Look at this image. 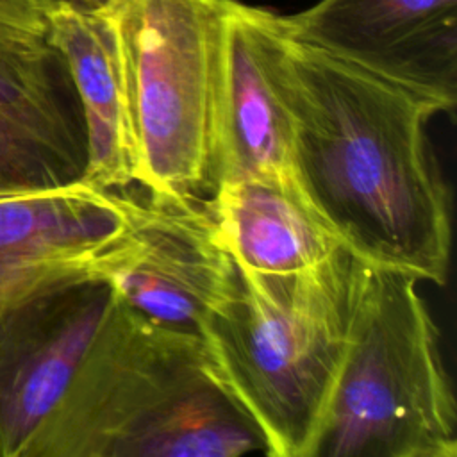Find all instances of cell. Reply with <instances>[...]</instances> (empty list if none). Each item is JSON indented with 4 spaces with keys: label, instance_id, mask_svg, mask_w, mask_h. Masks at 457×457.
I'll return each mask as SVG.
<instances>
[{
    "label": "cell",
    "instance_id": "7",
    "mask_svg": "<svg viewBox=\"0 0 457 457\" xmlns=\"http://www.w3.org/2000/svg\"><path fill=\"white\" fill-rule=\"evenodd\" d=\"M284 30L450 112L457 102V0H318Z\"/></svg>",
    "mask_w": 457,
    "mask_h": 457
},
{
    "label": "cell",
    "instance_id": "14",
    "mask_svg": "<svg viewBox=\"0 0 457 457\" xmlns=\"http://www.w3.org/2000/svg\"><path fill=\"white\" fill-rule=\"evenodd\" d=\"M86 141L0 111V198L82 180Z\"/></svg>",
    "mask_w": 457,
    "mask_h": 457
},
{
    "label": "cell",
    "instance_id": "2",
    "mask_svg": "<svg viewBox=\"0 0 457 457\" xmlns=\"http://www.w3.org/2000/svg\"><path fill=\"white\" fill-rule=\"evenodd\" d=\"M264 453L209 371L196 332L114 300L25 457H241Z\"/></svg>",
    "mask_w": 457,
    "mask_h": 457
},
{
    "label": "cell",
    "instance_id": "11",
    "mask_svg": "<svg viewBox=\"0 0 457 457\" xmlns=\"http://www.w3.org/2000/svg\"><path fill=\"white\" fill-rule=\"evenodd\" d=\"M48 20L52 43L66 61L82 111V180L105 189L137 186V146L111 16L50 7Z\"/></svg>",
    "mask_w": 457,
    "mask_h": 457
},
{
    "label": "cell",
    "instance_id": "6",
    "mask_svg": "<svg viewBox=\"0 0 457 457\" xmlns=\"http://www.w3.org/2000/svg\"><path fill=\"white\" fill-rule=\"evenodd\" d=\"M139 189L125 230L93 261L91 277L109 284L132 311L196 332L230 293L236 262L205 198Z\"/></svg>",
    "mask_w": 457,
    "mask_h": 457
},
{
    "label": "cell",
    "instance_id": "13",
    "mask_svg": "<svg viewBox=\"0 0 457 457\" xmlns=\"http://www.w3.org/2000/svg\"><path fill=\"white\" fill-rule=\"evenodd\" d=\"M0 111L86 141L75 86L50 37L46 0H0Z\"/></svg>",
    "mask_w": 457,
    "mask_h": 457
},
{
    "label": "cell",
    "instance_id": "1",
    "mask_svg": "<svg viewBox=\"0 0 457 457\" xmlns=\"http://www.w3.org/2000/svg\"><path fill=\"white\" fill-rule=\"evenodd\" d=\"M280 84L314 212L359 259L445 286L452 198L427 132L439 109L286 30Z\"/></svg>",
    "mask_w": 457,
    "mask_h": 457
},
{
    "label": "cell",
    "instance_id": "12",
    "mask_svg": "<svg viewBox=\"0 0 457 457\" xmlns=\"http://www.w3.org/2000/svg\"><path fill=\"white\" fill-rule=\"evenodd\" d=\"M205 200L223 246L245 270L303 271L345 248L309 205L295 177L225 180Z\"/></svg>",
    "mask_w": 457,
    "mask_h": 457
},
{
    "label": "cell",
    "instance_id": "8",
    "mask_svg": "<svg viewBox=\"0 0 457 457\" xmlns=\"http://www.w3.org/2000/svg\"><path fill=\"white\" fill-rule=\"evenodd\" d=\"M112 300L109 284L79 275L0 314V457H25Z\"/></svg>",
    "mask_w": 457,
    "mask_h": 457
},
{
    "label": "cell",
    "instance_id": "3",
    "mask_svg": "<svg viewBox=\"0 0 457 457\" xmlns=\"http://www.w3.org/2000/svg\"><path fill=\"white\" fill-rule=\"evenodd\" d=\"M359 257L264 273L236 264L198 325L209 371L271 457H309L350 343Z\"/></svg>",
    "mask_w": 457,
    "mask_h": 457
},
{
    "label": "cell",
    "instance_id": "4",
    "mask_svg": "<svg viewBox=\"0 0 457 457\" xmlns=\"http://www.w3.org/2000/svg\"><path fill=\"white\" fill-rule=\"evenodd\" d=\"M402 270L359 259L348 350L309 457H455L437 323Z\"/></svg>",
    "mask_w": 457,
    "mask_h": 457
},
{
    "label": "cell",
    "instance_id": "9",
    "mask_svg": "<svg viewBox=\"0 0 457 457\" xmlns=\"http://www.w3.org/2000/svg\"><path fill=\"white\" fill-rule=\"evenodd\" d=\"M282 39L278 12L227 0L214 111V187L243 177H295L280 84Z\"/></svg>",
    "mask_w": 457,
    "mask_h": 457
},
{
    "label": "cell",
    "instance_id": "10",
    "mask_svg": "<svg viewBox=\"0 0 457 457\" xmlns=\"http://www.w3.org/2000/svg\"><path fill=\"white\" fill-rule=\"evenodd\" d=\"M132 193L77 180L0 198V314L32 293L79 275L125 230Z\"/></svg>",
    "mask_w": 457,
    "mask_h": 457
},
{
    "label": "cell",
    "instance_id": "15",
    "mask_svg": "<svg viewBox=\"0 0 457 457\" xmlns=\"http://www.w3.org/2000/svg\"><path fill=\"white\" fill-rule=\"evenodd\" d=\"M120 0H46L50 7H66L80 14H109Z\"/></svg>",
    "mask_w": 457,
    "mask_h": 457
},
{
    "label": "cell",
    "instance_id": "5",
    "mask_svg": "<svg viewBox=\"0 0 457 457\" xmlns=\"http://www.w3.org/2000/svg\"><path fill=\"white\" fill-rule=\"evenodd\" d=\"M109 16L136 136L137 186L209 198L227 0H120Z\"/></svg>",
    "mask_w": 457,
    "mask_h": 457
}]
</instances>
